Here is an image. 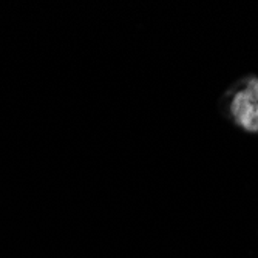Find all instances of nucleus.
Segmentation results:
<instances>
[{"label": "nucleus", "mask_w": 258, "mask_h": 258, "mask_svg": "<svg viewBox=\"0 0 258 258\" xmlns=\"http://www.w3.org/2000/svg\"><path fill=\"white\" fill-rule=\"evenodd\" d=\"M226 118L246 133L258 135V76L247 75L233 82L221 99Z\"/></svg>", "instance_id": "1"}]
</instances>
